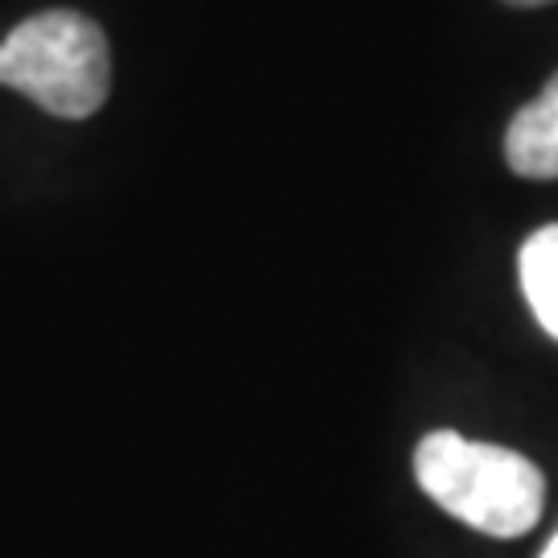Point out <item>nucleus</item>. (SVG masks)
Instances as JSON below:
<instances>
[{
	"label": "nucleus",
	"instance_id": "1",
	"mask_svg": "<svg viewBox=\"0 0 558 558\" xmlns=\"http://www.w3.org/2000/svg\"><path fill=\"white\" fill-rule=\"evenodd\" d=\"M414 476L442 513L488 538L530 534L546 505L538 463L497 442L463 439L456 430H430L414 451Z\"/></svg>",
	"mask_w": 558,
	"mask_h": 558
},
{
	"label": "nucleus",
	"instance_id": "2",
	"mask_svg": "<svg viewBox=\"0 0 558 558\" xmlns=\"http://www.w3.org/2000/svg\"><path fill=\"white\" fill-rule=\"evenodd\" d=\"M0 87L62 120L96 117L112 87L104 29L71 9H46L0 41Z\"/></svg>",
	"mask_w": 558,
	"mask_h": 558
},
{
	"label": "nucleus",
	"instance_id": "3",
	"mask_svg": "<svg viewBox=\"0 0 558 558\" xmlns=\"http://www.w3.org/2000/svg\"><path fill=\"white\" fill-rule=\"evenodd\" d=\"M505 161L521 179H558V75L509 120Z\"/></svg>",
	"mask_w": 558,
	"mask_h": 558
},
{
	"label": "nucleus",
	"instance_id": "4",
	"mask_svg": "<svg viewBox=\"0 0 558 558\" xmlns=\"http://www.w3.org/2000/svg\"><path fill=\"white\" fill-rule=\"evenodd\" d=\"M521 294L534 319L550 339H558V223H546L521 244L518 257Z\"/></svg>",
	"mask_w": 558,
	"mask_h": 558
},
{
	"label": "nucleus",
	"instance_id": "5",
	"mask_svg": "<svg viewBox=\"0 0 558 558\" xmlns=\"http://www.w3.org/2000/svg\"><path fill=\"white\" fill-rule=\"evenodd\" d=\"M505 4H513V9H538V4H550V0H505Z\"/></svg>",
	"mask_w": 558,
	"mask_h": 558
},
{
	"label": "nucleus",
	"instance_id": "6",
	"mask_svg": "<svg viewBox=\"0 0 558 558\" xmlns=\"http://www.w3.org/2000/svg\"><path fill=\"white\" fill-rule=\"evenodd\" d=\"M542 558H558V534L550 542H546V550H542Z\"/></svg>",
	"mask_w": 558,
	"mask_h": 558
}]
</instances>
